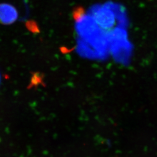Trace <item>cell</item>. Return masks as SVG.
Masks as SVG:
<instances>
[{"label":"cell","instance_id":"6da1fadb","mask_svg":"<svg viewBox=\"0 0 157 157\" xmlns=\"http://www.w3.org/2000/svg\"><path fill=\"white\" fill-rule=\"evenodd\" d=\"M18 18L17 9L7 3L0 4V23L4 25L13 24Z\"/></svg>","mask_w":157,"mask_h":157}]
</instances>
